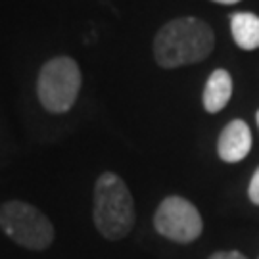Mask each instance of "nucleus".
<instances>
[{
    "label": "nucleus",
    "instance_id": "obj_9",
    "mask_svg": "<svg viewBox=\"0 0 259 259\" xmlns=\"http://www.w3.org/2000/svg\"><path fill=\"white\" fill-rule=\"evenodd\" d=\"M248 196H250V200L253 202V204L259 205V167L255 169L253 177H251L250 188H248Z\"/></svg>",
    "mask_w": 259,
    "mask_h": 259
},
{
    "label": "nucleus",
    "instance_id": "obj_6",
    "mask_svg": "<svg viewBox=\"0 0 259 259\" xmlns=\"http://www.w3.org/2000/svg\"><path fill=\"white\" fill-rule=\"evenodd\" d=\"M251 150V131L248 123L242 119L231 121L219 135L217 154L227 163H238L250 154Z\"/></svg>",
    "mask_w": 259,
    "mask_h": 259
},
{
    "label": "nucleus",
    "instance_id": "obj_12",
    "mask_svg": "<svg viewBox=\"0 0 259 259\" xmlns=\"http://www.w3.org/2000/svg\"><path fill=\"white\" fill-rule=\"evenodd\" d=\"M257 125H259V111H257Z\"/></svg>",
    "mask_w": 259,
    "mask_h": 259
},
{
    "label": "nucleus",
    "instance_id": "obj_3",
    "mask_svg": "<svg viewBox=\"0 0 259 259\" xmlns=\"http://www.w3.org/2000/svg\"><path fill=\"white\" fill-rule=\"evenodd\" d=\"M0 229L12 240L29 250H47L54 240V227L35 205L10 200L0 205Z\"/></svg>",
    "mask_w": 259,
    "mask_h": 259
},
{
    "label": "nucleus",
    "instance_id": "obj_2",
    "mask_svg": "<svg viewBox=\"0 0 259 259\" xmlns=\"http://www.w3.org/2000/svg\"><path fill=\"white\" fill-rule=\"evenodd\" d=\"M94 225L108 240L125 238L135 227V202L125 181L115 173H102L94 185Z\"/></svg>",
    "mask_w": 259,
    "mask_h": 259
},
{
    "label": "nucleus",
    "instance_id": "obj_7",
    "mask_svg": "<svg viewBox=\"0 0 259 259\" xmlns=\"http://www.w3.org/2000/svg\"><path fill=\"white\" fill-rule=\"evenodd\" d=\"M232 96V79L229 71L225 69H215L204 89V108L209 113L221 111Z\"/></svg>",
    "mask_w": 259,
    "mask_h": 259
},
{
    "label": "nucleus",
    "instance_id": "obj_5",
    "mask_svg": "<svg viewBox=\"0 0 259 259\" xmlns=\"http://www.w3.org/2000/svg\"><path fill=\"white\" fill-rule=\"evenodd\" d=\"M154 227L169 240L190 244L202 234L204 221L200 211L188 200L181 196H169L157 207L154 215Z\"/></svg>",
    "mask_w": 259,
    "mask_h": 259
},
{
    "label": "nucleus",
    "instance_id": "obj_1",
    "mask_svg": "<svg viewBox=\"0 0 259 259\" xmlns=\"http://www.w3.org/2000/svg\"><path fill=\"white\" fill-rule=\"evenodd\" d=\"M215 47L213 29L198 18H179L159 29L154 40L156 62L165 69L202 62Z\"/></svg>",
    "mask_w": 259,
    "mask_h": 259
},
{
    "label": "nucleus",
    "instance_id": "obj_10",
    "mask_svg": "<svg viewBox=\"0 0 259 259\" xmlns=\"http://www.w3.org/2000/svg\"><path fill=\"white\" fill-rule=\"evenodd\" d=\"M209 259H248V257L242 255L240 251H217Z\"/></svg>",
    "mask_w": 259,
    "mask_h": 259
},
{
    "label": "nucleus",
    "instance_id": "obj_8",
    "mask_svg": "<svg viewBox=\"0 0 259 259\" xmlns=\"http://www.w3.org/2000/svg\"><path fill=\"white\" fill-rule=\"evenodd\" d=\"M231 33L242 50L259 48V16L251 12H236L231 18Z\"/></svg>",
    "mask_w": 259,
    "mask_h": 259
},
{
    "label": "nucleus",
    "instance_id": "obj_4",
    "mask_svg": "<svg viewBox=\"0 0 259 259\" xmlns=\"http://www.w3.org/2000/svg\"><path fill=\"white\" fill-rule=\"evenodd\" d=\"M81 89V69L75 60L67 56L52 58L42 65L38 75L37 93L45 110L64 113L71 110Z\"/></svg>",
    "mask_w": 259,
    "mask_h": 259
},
{
    "label": "nucleus",
    "instance_id": "obj_11",
    "mask_svg": "<svg viewBox=\"0 0 259 259\" xmlns=\"http://www.w3.org/2000/svg\"><path fill=\"white\" fill-rule=\"evenodd\" d=\"M213 2H219V4H236L240 0H213Z\"/></svg>",
    "mask_w": 259,
    "mask_h": 259
}]
</instances>
